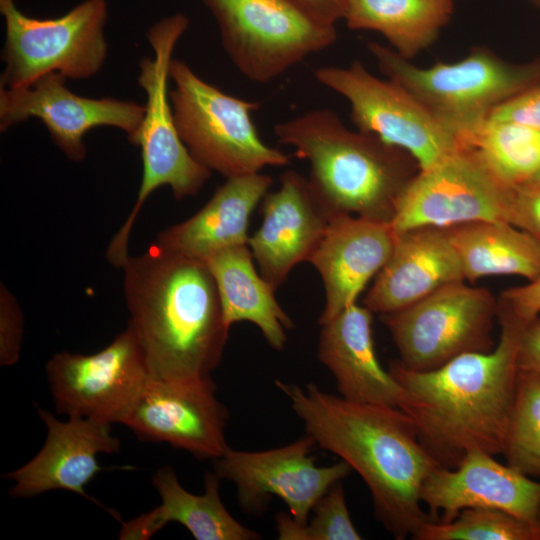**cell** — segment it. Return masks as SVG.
Instances as JSON below:
<instances>
[{
    "label": "cell",
    "instance_id": "cell-1",
    "mask_svg": "<svg viewBox=\"0 0 540 540\" xmlns=\"http://www.w3.org/2000/svg\"><path fill=\"white\" fill-rule=\"evenodd\" d=\"M275 384L316 445L361 476L384 528L395 539L413 538L430 520L421 490L440 465L420 441L411 418L399 407L349 401L313 383L304 389L280 380Z\"/></svg>",
    "mask_w": 540,
    "mask_h": 540
},
{
    "label": "cell",
    "instance_id": "cell-2",
    "mask_svg": "<svg viewBox=\"0 0 540 540\" xmlns=\"http://www.w3.org/2000/svg\"><path fill=\"white\" fill-rule=\"evenodd\" d=\"M498 321L500 336L491 351L465 353L429 371L410 370L399 360L389 364L401 389L398 407L444 468H455L473 450L503 454L525 325L499 308Z\"/></svg>",
    "mask_w": 540,
    "mask_h": 540
},
{
    "label": "cell",
    "instance_id": "cell-3",
    "mask_svg": "<svg viewBox=\"0 0 540 540\" xmlns=\"http://www.w3.org/2000/svg\"><path fill=\"white\" fill-rule=\"evenodd\" d=\"M122 269L128 325L140 342L150 377L210 378L230 327L207 264L154 242L140 256L129 257Z\"/></svg>",
    "mask_w": 540,
    "mask_h": 540
},
{
    "label": "cell",
    "instance_id": "cell-4",
    "mask_svg": "<svg viewBox=\"0 0 540 540\" xmlns=\"http://www.w3.org/2000/svg\"><path fill=\"white\" fill-rule=\"evenodd\" d=\"M274 134L310 163L311 189L331 218L354 215L391 222L400 195L420 170L406 151L348 129L329 108L279 122Z\"/></svg>",
    "mask_w": 540,
    "mask_h": 540
},
{
    "label": "cell",
    "instance_id": "cell-5",
    "mask_svg": "<svg viewBox=\"0 0 540 540\" xmlns=\"http://www.w3.org/2000/svg\"><path fill=\"white\" fill-rule=\"evenodd\" d=\"M188 26V17L177 12L155 22L146 33L154 55L139 61L137 79L146 94V104L135 144L141 149L143 174L136 202L107 247V260L117 268L123 267L130 257L131 230L152 192L168 186L177 200L195 196L211 174L192 157L182 142L169 95L173 51Z\"/></svg>",
    "mask_w": 540,
    "mask_h": 540
},
{
    "label": "cell",
    "instance_id": "cell-6",
    "mask_svg": "<svg viewBox=\"0 0 540 540\" xmlns=\"http://www.w3.org/2000/svg\"><path fill=\"white\" fill-rule=\"evenodd\" d=\"M380 71L419 100L455 135L540 82V57L511 63L484 46L455 62L420 67L391 47L368 42Z\"/></svg>",
    "mask_w": 540,
    "mask_h": 540
},
{
    "label": "cell",
    "instance_id": "cell-7",
    "mask_svg": "<svg viewBox=\"0 0 540 540\" xmlns=\"http://www.w3.org/2000/svg\"><path fill=\"white\" fill-rule=\"evenodd\" d=\"M169 91L175 124L192 157L226 179L285 166L290 156L260 138L251 113L259 102L225 93L173 58Z\"/></svg>",
    "mask_w": 540,
    "mask_h": 540
},
{
    "label": "cell",
    "instance_id": "cell-8",
    "mask_svg": "<svg viewBox=\"0 0 540 540\" xmlns=\"http://www.w3.org/2000/svg\"><path fill=\"white\" fill-rule=\"evenodd\" d=\"M0 13L5 24L1 87L28 86L52 72L70 79H87L106 61V0H84L50 19L24 14L15 0H0Z\"/></svg>",
    "mask_w": 540,
    "mask_h": 540
},
{
    "label": "cell",
    "instance_id": "cell-9",
    "mask_svg": "<svg viewBox=\"0 0 540 540\" xmlns=\"http://www.w3.org/2000/svg\"><path fill=\"white\" fill-rule=\"evenodd\" d=\"M214 16L222 46L244 77L265 84L337 39L291 0H202Z\"/></svg>",
    "mask_w": 540,
    "mask_h": 540
},
{
    "label": "cell",
    "instance_id": "cell-10",
    "mask_svg": "<svg viewBox=\"0 0 540 540\" xmlns=\"http://www.w3.org/2000/svg\"><path fill=\"white\" fill-rule=\"evenodd\" d=\"M498 300L486 288L449 284L401 310L382 314L399 362L414 371L441 367L457 356L491 351Z\"/></svg>",
    "mask_w": 540,
    "mask_h": 540
},
{
    "label": "cell",
    "instance_id": "cell-11",
    "mask_svg": "<svg viewBox=\"0 0 540 540\" xmlns=\"http://www.w3.org/2000/svg\"><path fill=\"white\" fill-rule=\"evenodd\" d=\"M315 78L343 96L357 130L411 155L420 170L464 149L457 136L397 82L371 74L359 60L346 67L323 66Z\"/></svg>",
    "mask_w": 540,
    "mask_h": 540
},
{
    "label": "cell",
    "instance_id": "cell-12",
    "mask_svg": "<svg viewBox=\"0 0 540 540\" xmlns=\"http://www.w3.org/2000/svg\"><path fill=\"white\" fill-rule=\"evenodd\" d=\"M46 374L58 413L110 424H123L150 377L130 325L96 353L54 354Z\"/></svg>",
    "mask_w": 540,
    "mask_h": 540
},
{
    "label": "cell",
    "instance_id": "cell-13",
    "mask_svg": "<svg viewBox=\"0 0 540 540\" xmlns=\"http://www.w3.org/2000/svg\"><path fill=\"white\" fill-rule=\"evenodd\" d=\"M508 190L464 148L417 172L400 195L390 223L399 233L418 227L507 222Z\"/></svg>",
    "mask_w": 540,
    "mask_h": 540
},
{
    "label": "cell",
    "instance_id": "cell-14",
    "mask_svg": "<svg viewBox=\"0 0 540 540\" xmlns=\"http://www.w3.org/2000/svg\"><path fill=\"white\" fill-rule=\"evenodd\" d=\"M316 445L306 434L288 445L264 451L228 448L214 459V472L233 482L240 506L246 513L261 514L273 496L288 506L293 519L305 525L315 503L351 471L343 460L316 466L310 454Z\"/></svg>",
    "mask_w": 540,
    "mask_h": 540
},
{
    "label": "cell",
    "instance_id": "cell-15",
    "mask_svg": "<svg viewBox=\"0 0 540 540\" xmlns=\"http://www.w3.org/2000/svg\"><path fill=\"white\" fill-rule=\"evenodd\" d=\"M66 77L57 72L45 74L28 86H0V131L30 118L43 122L55 145L75 162L87 154L85 135L96 127H113L125 132L136 144L145 106L111 97L90 98L73 93Z\"/></svg>",
    "mask_w": 540,
    "mask_h": 540
},
{
    "label": "cell",
    "instance_id": "cell-16",
    "mask_svg": "<svg viewBox=\"0 0 540 540\" xmlns=\"http://www.w3.org/2000/svg\"><path fill=\"white\" fill-rule=\"evenodd\" d=\"M212 377L167 381L149 377L123 424L141 441L165 442L198 459H216L229 448L227 407Z\"/></svg>",
    "mask_w": 540,
    "mask_h": 540
},
{
    "label": "cell",
    "instance_id": "cell-17",
    "mask_svg": "<svg viewBox=\"0 0 540 540\" xmlns=\"http://www.w3.org/2000/svg\"><path fill=\"white\" fill-rule=\"evenodd\" d=\"M421 501L431 521L448 522L467 508H492L537 529L540 482L498 462L494 455L473 450L455 468L433 470L423 484Z\"/></svg>",
    "mask_w": 540,
    "mask_h": 540
},
{
    "label": "cell",
    "instance_id": "cell-18",
    "mask_svg": "<svg viewBox=\"0 0 540 540\" xmlns=\"http://www.w3.org/2000/svg\"><path fill=\"white\" fill-rule=\"evenodd\" d=\"M37 407L38 416L47 427L41 450L20 468L3 477L13 481L10 495L31 498L51 490H66L95 502L85 486L100 472L99 453H115L120 441L110 433L111 425L92 418L70 416L60 421L49 411Z\"/></svg>",
    "mask_w": 540,
    "mask_h": 540
},
{
    "label": "cell",
    "instance_id": "cell-19",
    "mask_svg": "<svg viewBox=\"0 0 540 540\" xmlns=\"http://www.w3.org/2000/svg\"><path fill=\"white\" fill-rule=\"evenodd\" d=\"M262 214L248 246L260 274L276 290L297 264L310 260L331 217L309 180L295 170L282 173L279 189L264 196Z\"/></svg>",
    "mask_w": 540,
    "mask_h": 540
},
{
    "label": "cell",
    "instance_id": "cell-20",
    "mask_svg": "<svg viewBox=\"0 0 540 540\" xmlns=\"http://www.w3.org/2000/svg\"><path fill=\"white\" fill-rule=\"evenodd\" d=\"M396 239L390 222L354 215H336L309 262L319 272L325 305L319 318L322 326L357 298L367 283L389 259Z\"/></svg>",
    "mask_w": 540,
    "mask_h": 540
},
{
    "label": "cell",
    "instance_id": "cell-21",
    "mask_svg": "<svg viewBox=\"0 0 540 540\" xmlns=\"http://www.w3.org/2000/svg\"><path fill=\"white\" fill-rule=\"evenodd\" d=\"M465 281L448 228L418 227L396 233L392 253L363 305L387 314L406 308L449 284Z\"/></svg>",
    "mask_w": 540,
    "mask_h": 540
},
{
    "label": "cell",
    "instance_id": "cell-22",
    "mask_svg": "<svg viewBox=\"0 0 540 540\" xmlns=\"http://www.w3.org/2000/svg\"><path fill=\"white\" fill-rule=\"evenodd\" d=\"M372 313L366 306L354 303L322 325L318 358L334 376L341 397L398 407L401 389L377 359Z\"/></svg>",
    "mask_w": 540,
    "mask_h": 540
},
{
    "label": "cell",
    "instance_id": "cell-23",
    "mask_svg": "<svg viewBox=\"0 0 540 540\" xmlns=\"http://www.w3.org/2000/svg\"><path fill=\"white\" fill-rule=\"evenodd\" d=\"M272 182L260 172L228 178L197 213L160 232L155 242L201 261L220 250L248 244L250 215Z\"/></svg>",
    "mask_w": 540,
    "mask_h": 540
},
{
    "label": "cell",
    "instance_id": "cell-24",
    "mask_svg": "<svg viewBox=\"0 0 540 540\" xmlns=\"http://www.w3.org/2000/svg\"><path fill=\"white\" fill-rule=\"evenodd\" d=\"M220 478L207 471L204 493L188 492L170 466L158 469L152 478L161 503L149 512L121 521V540H147L169 522L183 525L197 540H256L259 533L239 523L225 508L219 493Z\"/></svg>",
    "mask_w": 540,
    "mask_h": 540
},
{
    "label": "cell",
    "instance_id": "cell-25",
    "mask_svg": "<svg viewBox=\"0 0 540 540\" xmlns=\"http://www.w3.org/2000/svg\"><path fill=\"white\" fill-rule=\"evenodd\" d=\"M248 244L220 250L204 262L218 289L225 323H254L267 343L283 350L294 323L274 296L275 289L258 273Z\"/></svg>",
    "mask_w": 540,
    "mask_h": 540
},
{
    "label": "cell",
    "instance_id": "cell-26",
    "mask_svg": "<svg viewBox=\"0 0 540 540\" xmlns=\"http://www.w3.org/2000/svg\"><path fill=\"white\" fill-rule=\"evenodd\" d=\"M465 280L517 275L528 281L540 275V240L502 221H478L448 228Z\"/></svg>",
    "mask_w": 540,
    "mask_h": 540
},
{
    "label": "cell",
    "instance_id": "cell-27",
    "mask_svg": "<svg viewBox=\"0 0 540 540\" xmlns=\"http://www.w3.org/2000/svg\"><path fill=\"white\" fill-rule=\"evenodd\" d=\"M453 11V0H347L343 20L350 29L382 34L411 60L437 40Z\"/></svg>",
    "mask_w": 540,
    "mask_h": 540
},
{
    "label": "cell",
    "instance_id": "cell-28",
    "mask_svg": "<svg viewBox=\"0 0 540 540\" xmlns=\"http://www.w3.org/2000/svg\"><path fill=\"white\" fill-rule=\"evenodd\" d=\"M456 136L508 188L540 177V128L486 118Z\"/></svg>",
    "mask_w": 540,
    "mask_h": 540
},
{
    "label": "cell",
    "instance_id": "cell-29",
    "mask_svg": "<svg viewBox=\"0 0 540 540\" xmlns=\"http://www.w3.org/2000/svg\"><path fill=\"white\" fill-rule=\"evenodd\" d=\"M416 540H540L538 530L499 509L467 508L448 522L428 520Z\"/></svg>",
    "mask_w": 540,
    "mask_h": 540
},
{
    "label": "cell",
    "instance_id": "cell-30",
    "mask_svg": "<svg viewBox=\"0 0 540 540\" xmlns=\"http://www.w3.org/2000/svg\"><path fill=\"white\" fill-rule=\"evenodd\" d=\"M506 463L540 479V381L518 374V384L503 451Z\"/></svg>",
    "mask_w": 540,
    "mask_h": 540
},
{
    "label": "cell",
    "instance_id": "cell-31",
    "mask_svg": "<svg viewBox=\"0 0 540 540\" xmlns=\"http://www.w3.org/2000/svg\"><path fill=\"white\" fill-rule=\"evenodd\" d=\"M313 517L307 524L279 513L276 530L280 540H360L347 508L342 481L333 484L315 503Z\"/></svg>",
    "mask_w": 540,
    "mask_h": 540
},
{
    "label": "cell",
    "instance_id": "cell-32",
    "mask_svg": "<svg viewBox=\"0 0 540 540\" xmlns=\"http://www.w3.org/2000/svg\"><path fill=\"white\" fill-rule=\"evenodd\" d=\"M507 222L540 240V177L508 190Z\"/></svg>",
    "mask_w": 540,
    "mask_h": 540
},
{
    "label": "cell",
    "instance_id": "cell-33",
    "mask_svg": "<svg viewBox=\"0 0 540 540\" xmlns=\"http://www.w3.org/2000/svg\"><path fill=\"white\" fill-rule=\"evenodd\" d=\"M23 337V316L14 296L5 285L0 288V364L18 362Z\"/></svg>",
    "mask_w": 540,
    "mask_h": 540
},
{
    "label": "cell",
    "instance_id": "cell-34",
    "mask_svg": "<svg viewBox=\"0 0 540 540\" xmlns=\"http://www.w3.org/2000/svg\"><path fill=\"white\" fill-rule=\"evenodd\" d=\"M498 308L526 325L540 315V275L527 284L509 288L498 299Z\"/></svg>",
    "mask_w": 540,
    "mask_h": 540
},
{
    "label": "cell",
    "instance_id": "cell-35",
    "mask_svg": "<svg viewBox=\"0 0 540 540\" xmlns=\"http://www.w3.org/2000/svg\"><path fill=\"white\" fill-rule=\"evenodd\" d=\"M488 118L540 128V82L496 107Z\"/></svg>",
    "mask_w": 540,
    "mask_h": 540
},
{
    "label": "cell",
    "instance_id": "cell-36",
    "mask_svg": "<svg viewBox=\"0 0 540 540\" xmlns=\"http://www.w3.org/2000/svg\"><path fill=\"white\" fill-rule=\"evenodd\" d=\"M517 369L519 375L540 381V315L527 323L521 331Z\"/></svg>",
    "mask_w": 540,
    "mask_h": 540
},
{
    "label": "cell",
    "instance_id": "cell-37",
    "mask_svg": "<svg viewBox=\"0 0 540 540\" xmlns=\"http://www.w3.org/2000/svg\"><path fill=\"white\" fill-rule=\"evenodd\" d=\"M316 21L335 26L343 19L347 0H291Z\"/></svg>",
    "mask_w": 540,
    "mask_h": 540
},
{
    "label": "cell",
    "instance_id": "cell-38",
    "mask_svg": "<svg viewBox=\"0 0 540 540\" xmlns=\"http://www.w3.org/2000/svg\"><path fill=\"white\" fill-rule=\"evenodd\" d=\"M537 529H538V532H539V535H540V507H539L538 514H537Z\"/></svg>",
    "mask_w": 540,
    "mask_h": 540
},
{
    "label": "cell",
    "instance_id": "cell-39",
    "mask_svg": "<svg viewBox=\"0 0 540 540\" xmlns=\"http://www.w3.org/2000/svg\"><path fill=\"white\" fill-rule=\"evenodd\" d=\"M529 1L532 2L536 6H540V0H529Z\"/></svg>",
    "mask_w": 540,
    "mask_h": 540
}]
</instances>
